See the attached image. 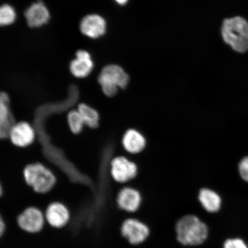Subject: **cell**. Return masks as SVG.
I'll return each mask as SVG.
<instances>
[{"mask_svg": "<svg viewBox=\"0 0 248 248\" xmlns=\"http://www.w3.org/2000/svg\"><path fill=\"white\" fill-rule=\"evenodd\" d=\"M176 240L186 247H198L205 242L209 229L205 222L195 215H187L180 218L175 225Z\"/></svg>", "mask_w": 248, "mask_h": 248, "instance_id": "6da1fadb", "label": "cell"}, {"mask_svg": "<svg viewBox=\"0 0 248 248\" xmlns=\"http://www.w3.org/2000/svg\"><path fill=\"white\" fill-rule=\"evenodd\" d=\"M222 35L224 41L234 50L239 52L248 49V23L241 17L225 19L222 27Z\"/></svg>", "mask_w": 248, "mask_h": 248, "instance_id": "7a4b0ae2", "label": "cell"}, {"mask_svg": "<svg viewBox=\"0 0 248 248\" xmlns=\"http://www.w3.org/2000/svg\"><path fill=\"white\" fill-rule=\"evenodd\" d=\"M120 232L130 244L135 246L143 244L151 233L150 227L145 222L132 217L124 220L121 225Z\"/></svg>", "mask_w": 248, "mask_h": 248, "instance_id": "5b68a950", "label": "cell"}, {"mask_svg": "<svg viewBox=\"0 0 248 248\" xmlns=\"http://www.w3.org/2000/svg\"><path fill=\"white\" fill-rule=\"evenodd\" d=\"M12 113L10 100L7 93H0V139L9 138V133L15 124Z\"/></svg>", "mask_w": 248, "mask_h": 248, "instance_id": "9c48e42d", "label": "cell"}, {"mask_svg": "<svg viewBox=\"0 0 248 248\" xmlns=\"http://www.w3.org/2000/svg\"><path fill=\"white\" fill-rule=\"evenodd\" d=\"M224 248H248V247L244 241L239 238H235L226 241Z\"/></svg>", "mask_w": 248, "mask_h": 248, "instance_id": "ffe728a7", "label": "cell"}, {"mask_svg": "<svg viewBox=\"0 0 248 248\" xmlns=\"http://www.w3.org/2000/svg\"><path fill=\"white\" fill-rule=\"evenodd\" d=\"M5 226L4 222H3V220H0V237L2 236V235L4 234L5 231Z\"/></svg>", "mask_w": 248, "mask_h": 248, "instance_id": "7402d4cb", "label": "cell"}, {"mask_svg": "<svg viewBox=\"0 0 248 248\" xmlns=\"http://www.w3.org/2000/svg\"><path fill=\"white\" fill-rule=\"evenodd\" d=\"M116 1L118 4L124 5L127 2H128V0H116Z\"/></svg>", "mask_w": 248, "mask_h": 248, "instance_id": "603a6c76", "label": "cell"}, {"mask_svg": "<svg viewBox=\"0 0 248 248\" xmlns=\"http://www.w3.org/2000/svg\"><path fill=\"white\" fill-rule=\"evenodd\" d=\"M28 24L31 27H39L48 22L49 13L42 2L34 3L25 12Z\"/></svg>", "mask_w": 248, "mask_h": 248, "instance_id": "5bb4252c", "label": "cell"}, {"mask_svg": "<svg viewBox=\"0 0 248 248\" xmlns=\"http://www.w3.org/2000/svg\"><path fill=\"white\" fill-rule=\"evenodd\" d=\"M106 22L100 16L90 15L83 18L80 24L82 33L91 38H97L106 31Z\"/></svg>", "mask_w": 248, "mask_h": 248, "instance_id": "8fae6325", "label": "cell"}, {"mask_svg": "<svg viewBox=\"0 0 248 248\" xmlns=\"http://www.w3.org/2000/svg\"><path fill=\"white\" fill-rule=\"evenodd\" d=\"M142 202L141 192L132 187H124L118 192L116 203L118 207L124 212L133 214L140 208Z\"/></svg>", "mask_w": 248, "mask_h": 248, "instance_id": "52a82bcc", "label": "cell"}, {"mask_svg": "<svg viewBox=\"0 0 248 248\" xmlns=\"http://www.w3.org/2000/svg\"><path fill=\"white\" fill-rule=\"evenodd\" d=\"M123 144L128 153L138 154L144 150L146 141L140 133L135 129H129L124 134Z\"/></svg>", "mask_w": 248, "mask_h": 248, "instance_id": "2e32d148", "label": "cell"}, {"mask_svg": "<svg viewBox=\"0 0 248 248\" xmlns=\"http://www.w3.org/2000/svg\"><path fill=\"white\" fill-rule=\"evenodd\" d=\"M16 18V13L11 5H4L0 7V26H8L13 23Z\"/></svg>", "mask_w": 248, "mask_h": 248, "instance_id": "d6986e66", "label": "cell"}, {"mask_svg": "<svg viewBox=\"0 0 248 248\" xmlns=\"http://www.w3.org/2000/svg\"><path fill=\"white\" fill-rule=\"evenodd\" d=\"M136 164L126 158L120 156L114 158L111 162V175L114 181L119 184H125L132 181L138 175Z\"/></svg>", "mask_w": 248, "mask_h": 248, "instance_id": "8992f818", "label": "cell"}, {"mask_svg": "<svg viewBox=\"0 0 248 248\" xmlns=\"http://www.w3.org/2000/svg\"><path fill=\"white\" fill-rule=\"evenodd\" d=\"M85 125L91 128H95L99 125L100 116L97 111L85 104H80L78 108Z\"/></svg>", "mask_w": 248, "mask_h": 248, "instance_id": "e0dca14e", "label": "cell"}, {"mask_svg": "<svg viewBox=\"0 0 248 248\" xmlns=\"http://www.w3.org/2000/svg\"><path fill=\"white\" fill-rule=\"evenodd\" d=\"M46 218L49 224L53 227L60 228L69 222L70 214L63 204L54 202L49 204L46 209Z\"/></svg>", "mask_w": 248, "mask_h": 248, "instance_id": "4fadbf2b", "label": "cell"}, {"mask_svg": "<svg viewBox=\"0 0 248 248\" xmlns=\"http://www.w3.org/2000/svg\"><path fill=\"white\" fill-rule=\"evenodd\" d=\"M2 187L1 186V184H0V196L2 195Z\"/></svg>", "mask_w": 248, "mask_h": 248, "instance_id": "cb8c5ba5", "label": "cell"}, {"mask_svg": "<svg viewBox=\"0 0 248 248\" xmlns=\"http://www.w3.org/2000/svg\"><path fill=\"white\" fill-rule=\"evenodd\" d=\"M129 76L122 67L111 64L105 67L98 77L102 91L108 97L115 95L119 88H125L129 83Z\"/></svg>", "mask_w": 248, "mask_h": 248, "instance_id": "277c9868", "label": "cell"}, {"mask_svg": "<svg viewBox=\"0 0 248 248\" xmlns=\"http://www.w3.org/2000/svg\"><path fill=\"white\" fill-rule=\"evenodd\" d=\"M115 226H116V225H115ZM114 226H113V227H114ZM110 232H111V231H110Z\"/></svg>", "mask_w": 248, "mask_h": 248, "instance_id": "484cf974", "label": "cell"}, {"mask_svg": "<svg viewBox=\"0 0 248 248\" xmlns=\"http://www.w3.org/2000/svg\"><path fill=\"white\" fill-rule=\"evenodd\" d=\"M67 122L71 131L74 134H78L82 132L83 126L85 125L78 110L70 111L67 115Z\"/></svg>", "mask_w": 248, "mask_h": 248, "instance_id": "ac0fdd59", "label": "cell"}, {"mask_svg": "<svg viewBox=\"0 0 248 248\" xmlns=\"http://www.w3.org/2000/svg\"><path fill=\"white\" fill-rule=\"evenodd\" d=\"M198 200L207 212H218L221 206V198L219 195L209 188L201 189L198 193Z\"/></svg>", "mask_w": 248, "mask_h": 248, "instance_id": "9a60e30c", "label": "cell"}, {"mask_svg": "<svg viewBox=\"0 0 248 248\" xmlns=\"http://www.w3.org/2000/svg\"><path fill=\"white\" fill-rule=\"evenodd\" d=\"M2 219L1 215H0V220Z\"/></svg>", "mask_w": 248, "mask_h": 248, "instance_id": "d4e9b609", "label": "cell"}, {"mask_svg": "<svg viewBox=\"0 0 248 248\" xmlns=\"http://www.w3.org/2000/svg\"><path fill=\"white\" fill-rule=\"evenodd\" d=\"M239 170L242 178L248 182V157L241 160L239 165Z\"/></svg>", "mask_w": 248, "mask_h": 248, "instance_id": "44dd1931", "label": "cell"}, {"mask_svg": "<svg viewBox=\"0 0 248 248\" xmlns=\"http://www.w3.org/2000/svg\"><path fill=\"white\" fill-rule=\"evenodd\" d=\"M93 66L94 63L89 52L80 50L77 52L75 60L71 62L70 69L74 76L83 78L91 73Z\"/></svg>", "mask_w": 248, "mask_h": 248, "instance_id": "7c38bea8", "label": "cell"}, {"mask_svg": "<svg viewBox=\"0 0 248 248\" xmlns=\"http://www.w3.org/2000/svg\"><path fill=\"white\" fill-rule=\"evenodd\" d=\"M17 221L23 230L33 233L42 230L44 225V217L39 209L29 207L18 217Z\"/></svg>", "mask_w": 248, "mask_h": 248, "instance_id": "ba28073f", "label": "cell"}, {"mask_svg": "<svg viewBox=\"0 0 248 248\" xmlns=\"http://www.w3.org/2000/svg\"><path fill=\"white\" fill-rule=\"evenodd\" d=\"M27 184L38 193H46L54 187L56 178L54 173L43 164L39 163L28 165L24 170Z\"/></svg>", "mask_w": 248, "mask_h": 248, "instance_id": "3957f363", "label": "cell"}, {"mask_svg": "<svg viewBox=\"0 0 248 248\" xmlns=\"http://www.w3.org/2000/svg\"><path fill=\"white\" fill-rule=\"evenodd\" d=\"M9 138L16 146L26 147L33 142L35 132L29 123L20 122L15 124L9 133Z\"/></svg>", "mask_w": 248, "mask_h": 248, "instance_id": "30bf717a", "label": "cell"}]
</instances>
